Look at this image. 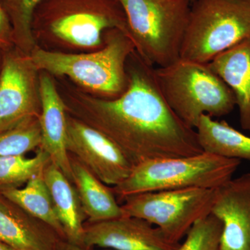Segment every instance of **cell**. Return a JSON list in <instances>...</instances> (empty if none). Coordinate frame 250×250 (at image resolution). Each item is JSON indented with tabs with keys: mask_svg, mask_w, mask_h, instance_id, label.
Returning <instances> with one entry per match:
<instances>
[{
	"mask_svg": "<svg viewBox=\"0 0 250 250\" xmlns=\"http://www.w3.org/2000/svg\"><path fill=\"white\" fill-rule=\"evenodd\" d=\"M127 89L113 99L98 98L64 77H54L67 113L111 140L133 166L152 159L197 155L196 130L172 111L161 93L155 67L135 50L126 62Z\"/></svg>",
	"mask_w": 250,
	"mask_h": 250,
	"instance_id": "6da1fadb",
	"label": "cell"
},
{
	"mask_svg": "<svg viewBox=\"0 0 250 250\" xmlns=\"http://www.w3.org/2000/svg\"><path fill=\"white\" fill-rule=\"evenodd\" d=\"M111 29L130 37L120 0H42L31 23L36 47L67 54L103 48L104 33Z\"/></svg>",
	"mask_w": 250,
	"mask_h": 250,
	"instance_id": "7a4b0ae2",
	"label": "cell"
},
{
	"mask_svg": "<svg viewBox=\"0 0 250 250\" xmlns=\"http://www.w3.org/2000/svg\"><path fill=\"white\" fill-rule=\"evenodd\" d=\"M104 36V46L93 52L67 54L36 47L31 57L40 71L66 78L98 98H118L129 85L126 62L136 49L129 36L120 29H108Z\"/></svg>",
	"mask_w": 250,
	"mask_h": 250,
	"instance_id": "3957f363",
	"label": "cell"
},
{
	"mask_svg": "<svg viewBox=\"0 0 250 250\" xmlns=\"http://www.w3.org/2000/svg\"><path fill=\"white\" fill-rule=\"evenodd\" d=\"M158 84L175 114L195 129L203 115L220 118L236 106L232 90L208 63L179 59L155 67Z\"/></svg>",
	"mask_w": 250,
	"mask_h": 250,
	"instance_id": "277c9868",
	"label": "cell"
},
{
	"mask_svg": "<svg viewBox=\"0 0 250 250\" xmlns=\"http://www.w3.org/2000/svg\"><path fill=\"white\" fill-rule=\"evenodd\" d=\"M241 161L208 152L152 159L135 166L124 182L113 187L119 200L143 192L184 188L218 189L233 178Z\"/></svg>",
	"mask_w": 250,
	"mask_h": 250,
	"instance_id": "5b68a950",
	"label": "cell"
},
{
	"mask_svg": "<svg viewBox=\"0 0 250 250\" xmlns=\"http://www.w3.org/2000/svg\"><path fill=\"white\" fill-rule=\"evenodd\" d=\"M135 49L154 67L180 59L190 0H120Z\"/></svg>",
	"mask_w": 250,
	"mask_h": 250,
	"instance_id": "8992f818",
	"label": "cell"
},
{
	"mask_svg": "<svg viewBox=\"0 0 250 250\" xmlns=\"http://www.w3.org/2000/svg\"><path fill=\"white\" fill-rule=\"evenodd\" d=\"M250 37V0H195L180 59L208 63Z\"/></svg>",
	"mask_w": 250,
	"mask_h": 250,
	"instance_id": "52a82bcc",
	"label": "cell"
},
{
	"mask_svg": "<svg viewBox=\"0 0 250 250\" xmlns=\"http://www.w3.org/2000/svg\"><path fill=\"white\" fill-rule=\"evenodd\" d=\"M217 189L184 188L143 192L125 197L124 215L143 219L170 241L180 243L198 220L211 213Z\"/></svg>",
	"mask_w": 250,
	"mask_h": 250,
	"instance_id": "ba28073f",
	"label": "cell"
},
{
	"mask_svg": "<svg viewBox=\"0 0 250 250\" xmlns=\"http://www.w3.org/2000/svg\"><path fill=\"white\" fill-rule=\"evenodd\" d=\"M40 72L31 55L17 47L3 52L0 71V133L40 116Z\"/></svg>",
	"mask_w": 250,
	"mask_h": 250,
	"instance_id": "9c48e42d",
	"label": "cell"
},
{
	"mask_svg": "<svg viewBox=\"0 0 250 250\" xmlns=\"http://www.w3.org/2000/svg\"><path fill=\"white\" fill-rule=\"evenodd\" d=\"M67 152L106 185H119L134 166L119 147L98 130L67 113Z\"/></svg>",
	"mask_w": 250,
	"mask_h": 250,
	"instance_id": "30bf717a",
	"label": "cell"
},
{
	"mask_svg": "<svg viewBox=\"0 0 250 250\" xmlns=\"http://www.w3.org/2000/svg\"><path fill=\"white\" fill-rule=\"evenodd\" d=\"M180 243L167 239L159 228L143 219L123 215L85 224L82 248L115 250H176Z\"/></svg>",
	"mask_w": 250,
	"mask_h": 250,
	"instance_id": "8fae6325",
	"label": "cell"
},
{
	"mask_svg": "<svg viewBox=\"0 0 250 250\" xmlns=\"http://www.w3.org/2000/svg\"><path fill=\"white\" fill-rule=\"evenodd\" d=\"M211 213L223 225L219 250H250V173L217 189Z\"/></svg>",
	"mask_w": 250,
	"mask_h": 250,
	"instance_id": "7c38bea8",
	"label": "cell"
},
{
	"mask_svg": "<svg viewBox=\"0 0 250 250\" xmlns=\"http://www.w3.org/2000/svg\"><path fill=\"white\" fill-rule=\"evenodd\" d=\"M41 133L40 147L49 154L51 162L73 183L70 154L67 152V111L53 76L41 71Z\"/></svg>",
	"mask_w": 250,
	"mask_h": 250,
	"instance_id": "4fadbf2b",
	"label": "cell"
},
{
	"mask_svg": "<svg viewBox=\"0 0 250 250\" xmlns=\"http://www.w3.org/2000/svg\"><path fill=\"white\" fill-rule=\"evenodd\" d=\"M0 241L21 250H62L65 241L43 222L0 193Z\"/></svg>",
	"mask_w": 250,
	"mask_h": 250,
	"instance_id": "5bb4252c",
	"label": "cell"
},
{
	"mask_svg": "<svg viewBox=\"0 0 250 250\" xmlns=\"http://www.w3.org/2000/svg\"><path fill=\"white\" fill-rule=\"evenodd\" d=\"M232 90L242 129L250 131V37L208 62Z\"/></svg>",
	"mask_w": 250,
	"mask_h": 250,
	"instance_id": "9a60e30c",
	"label": "cell"
},
{
	"mask_svg": "<svg viewBox=\"0 0 250 250\" xmlns=\"http://www.w3.org/2000/svg\"><path fill=\"white\" fill-rule=\"evenodd\" d=\"M43 177L50 192L56 214L63 228L67 243L82 247L85 214L76 189L52 162L44 170Z\"/></svg>",
	"mask_w": 250,
	"mask_h": 250,
	"instance_id": "2e32d148",
	"label": "cell"
},
{
	"mask_svg": "<svg viewBox=\"0 0 250 250\" xmlns=\"http://www.w3.org/2000/svg\"><path fill=\"white\" fill-rule=\"evenodd\" d=\"M70 161L73 184L82 210L89 223H98L124 215L113 190L97 178L75 156L70 157Z\"/></svg>",
	"mask_w": 250,
	"mask_h": 250,
	"instance_id": "e0dca14e",
	"label": "cell"
},
{
	"mask_svg": "<svg viewBox=\"0 0 250 250\" xmlns=\"http://www.w3.org/2000/svg\"><path fill=\"white\" fill-rule=\"evenodd\" d=\"M196 130L199 143L205 152L250 162V137L225 121L203 115Z\"/></svg>",
	"mask_w": 250,
	"mask_h": 250,
	"instance_id": "ac0fdd59",
	"label": "cell"
},
{
	"mask_svg": "<svg viewBox=\"0 0 250 250\" xmlns=\"http://www.w3.org/2000/svg\"><path fill=\"white\" fill-rule=\"evenodd\" d=\"M43 172L33 177L22 188L0 187V193L31 216L47 224L66 241L63 228L56 214L50 192L44 179Z\"/></svg>",
	"mask_w": 250,
	"mask_h": 250,
	"instance_id": "d6986e66",
	"label": "cell"
},
{
	"mask_svg": "<svg viewBox=\"0 0 250 250\" xmlns=\"http://www.w3.org/2000/svg\"><path fill=\"white\" fill-rule=\"evenodd\" d=\"M24 155L0 156V187H17L27 183L51 163L49 154L41 147L34 157Z\"/></svg>",
	"mask_w": 250,
	"mask_h": 250,
	"instance_id": "ffe728a7",
	"label": "cell"
},
{
	"mask_svg": "<svg viewBox=\"0 0 250 250\" xmlns=\"http://www.w3.org/2000/svg\"><path fill=\"white\" fill-rule=\"evenodd\" d=\"M42 0H0L14 30L15 47L30 55L36 47L31 31L34 11Z\"/></svg>",
	"mask_w": 250,
	"mask_h": 250,
	"instance_id": "44dd1931",
	"label": "cell"
},
{
	"mask_svg": "<svg viewBox=\"0 0 250 250\" xmlns=\"http://www.w3.org/2000/svg\"><path fill=\"white\" fill-rule=\"evenodd\" d=\"M39 118L0 133V156L21 155L40 147L41 133Z\"/></svg>",
	"mask_w": 250,
	"mask_h": 250,
	"instance_id": "7402d4cb",
	"label": "cell"
},
{
	"mask_svg": "<svg viewBox=\"0 0 250 250\" xmlns=\"http://www.w3.org/2000/svg\"><path fill=\"white\" fill-rule=\"evenodd\" d=\"M223 225L210 213L193 225L176 250H219Z\"/></svg>",
	"mask_w": 250,
	"mask_h": 250,
	"instance_id": "603a6c76",
	"label": "cell"
},
{
	"mask_svg": "<svg viewBox=\"0 0 250 250\" xmlns=\"http://www.w3.org/2000/svg\"><path fill=\"white\" fill-rule=\"evenodd\" d=\"M15 47L14 30L7 15L0 4V50Z\"/></svg>",
	"mask_w": 250,
	"mask_h": 250,
	"instance_id": "cb8c5ba5",
	"label": "cell"
},
{
	"mask_svg": "<svg viewBox=\"0 0 250 250\" xmlns=\"http://www.w3.org/2000/svg\"><path fill=\"white\" fill-rule=\"evenodd\" d=\"M62 250H93L91 249H85V248H82V247H79L75 246V245L70 244V243L65 242L64 243L63 247H62ZM103 250H115L111 249H105Z\"/></svg>",
	"mask_w": 250,
	"mask_h": 250,
	"instance_id": "d4e9b609",
	"label": "cell"
},
{
	"mask_svg": "<svg viewBox=\"0 0 250 250\" xmlns=\"http://www.w3.org/2000/svg\"><path fill=\"white\" fill-rule=\"evenodd\" d=\"M0 250H21L14 247L10 246L4 242L0 241Z\"/></svg>",
	"mask_w": 250,
	"mask_h": 250,
	"instance_id": "484cf974",
	"label": "cell"
},
{
	"mask_svg": "<svg viewBox=\"0 0 250 250\" xmlns=\"http://www.w3.org/2000/svg\"><path fill=\"white\" fill-rule=\"evenodd\" d=\"M3 52L4 51L0 50V71H1V65H2Z\"/></svg>",
	"mask_w": 250,
	"mask_h": 250,
	"instance_id": "4316f807",
	"label": "cell"
},
{
	"mask_svg": "<svg viewBox=\"0 0 250 250\" xmlns=\"http://www.w3.org/2000/svg\"><path fill=\"white\" fill-rule=\"evenodd\" d=\"M190 2L192 3L194 1H195V0H190Z\"/></svg>",
	"mask_w": 250,
	"mask_h": 250,
	"instance_id": "83f0119b",
	"label": "cell"
}]
</instances>
